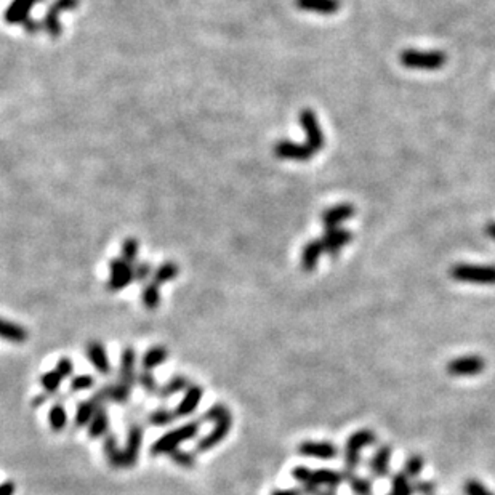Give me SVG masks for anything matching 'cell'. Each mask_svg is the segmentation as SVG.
<instances>
[{"label": "cell", "instance_id": "9", "mask_svg": "<svg viewBox=\"0 0 495 495\" xmlns=\"http://www.w3.org/2000/svg\"><path fill=\"white\" fill-rule=\"evenodd\" d=\"M299 452L305 457H313L319 460H330L339 456L337 446L327 441H305L299 446Z\"/></svg>", "mask_w": 495, "mask_h": 495}, {"label": "cell", "instance_id": "40", "mask_svg": "<svg viewBox=\"0 0 495 495\" xmlns=\"http://www.w3.org/2000/svg\"><path fill=\"white\" fill-rule=\"evenodd\" d=\"M168 456H170L173 462L177 463V465H180V467H184V468H193L194 467V456H193V453L183 452V451L177 449L175 452L168 453Z\"/></svg>", "mask_w": 495, "mask_h": 495}, {"label": "cell", "instance_id": "19", "mask_svg": "<svg viewBox=\"0 0 495 495\" xmlns=\"http://www.w3.org/2000/svg\"><path fill=\"white\" fill-rule=\"evenodd\" d=\"M296 7L321 15H334L340 10V0H295Z\"/></svg>", "mask_w": 495, "mask_h": 495}, {"label": "cell", "instance_id": "2", "mask_svg": "<svg viewBox=\"0 0 495 495\" xmlns=\"http://www.w3.org/2000/svg\"><path fill=\"white\" fill-rule=\"evenodd\" d=\"M199 422H191L164 434L151 446V456H162V453L175 452L182 442L196 438L197 433H199Z\"/></svg>", "mask_w": 495, "mask_h": 495}, {"label": "cell", "instance_id": "25", "mask_svg": "<svg viewBox=\"0 0 495 495\" xmlns=\"http://www.w3.org/2000/svg\"><path fill=\"white\" fill-rule=\"evenodd\" d=\"M130 391H132V387L125 385V383H122V382L115 383V385L103 388V393H104V398H106V401H114V403H118V404L127 403V401H129V398H130Z\"/></svg>", "mask_w": 495, "mask_h": 495}, {"label": "cell", "instance_id": "51", "mask_svg": "<svg viewBox=\"0 0 495 495\" xmlns=\"http://www.w3.org/2000/svg\"><path fill=\"white\" fill-rule=\"evenodd\" d=\"M319 495H337V491H321Z\"/></svg>", "mask_w": 495, "mask_h": 495}, {"label": "cell", "instance_id": "48", "mask_svg": "<svg viewBox=\"0 0 495 495\" xmlns=\"http://www.w3.org/2000/svg\"><path fill=\"white\" fill-rule=\"evenodd\" d=\"M15 494V484L13 482H5L0 486V495H13Z\"/></svg>", "mask_w": 495, "mask_h": 495}, {"label": "cell", "instance_id": "44", "mask_svg": "<svg viewBox=\"0 0 495 495\" xmlns=\"http://www.w3.org/2000/svg\"><path fill=\"white\" fill-rule=\"evenodd\" d=\"M58 374H60L63 378H68L69 375L73 374V370H74V364H73V361L71 359H68V358H61L60 361H58V364H56V369H55Z\"/></svg>", "mask_w": 495, "mask_h": 495}, {"label": "cell", "instance_id": "37", "mask_svg": "<svg viewBox=\"0 0 495 495\" xmlns=\"http://www.w3.org/2000/svg\"><path fill=\"white\" fill-rule=\"evenodd\" d=\"M77 7H79V0H55V2L50 5V8L46 13L58 16L60 13H63V11H68Z\"/></svg>", "mask_w": 495, "mask_h": 495}, {"label": "cell", "instance_id": "41", "mask_svg": "<svg viewBox=\"0 0 495 495\" xmlns=\"http://www.w3.org/2000/svg\"><path fill=\"white\" fill-rule=\"evenodd\" d=\"M463 492L465 495H494L484 484H482V482L476 480H470L465 482Z\"/></svg>", "mask_w": 495, "mask_h": 495}, {"label": "cell", "instance_id": "38", "mask_svg": "<svg viewBox=\"0 0 495 495\" xmlns=\"http://www.w3.org/2000/svg\"><path fill=\"white\" fill-rule=\"evenodd\" d=\"M42 23H44V29L50 34L51 37H54V39L60 37V34L63 32V27L60 25V20H58V16L46 13Z\"/></svg>", "mask_w": 495, "mask_h": 495}, {"label": "cell", "instance_id": "42", "mask_svg": "<svg viewBox=\"0 0 495 495\" xmlns=\"http://www.w3.org/2000/svg\"><path fill=\"white\" fill-rule=\"evenodd\" d=\"M95 385V378L92 375H77L71 382V391H82Z\"/></svg>", "mask_w": 495, "mask_h": 495}, {"label": "cell", "instance_id": "34", "mask_svg": "<svg viewBox=\"0 0 495 495\" xmlns=\"http://www.w3.org/2000/svg\"><path fill=\"white\" fill-rule=\"evenodd\" d=\"M349 484H351V491L354 495H372V481L367 480V477L361 476H353L349 477Z\"/></svg>", "mask_w": 495, "mask_h": 495}, {"label": "cell", "instance_id": "49", "mask_svg": "<svg viewBox=\"0 0 495 495\" xmlns=\"http://www.w3.org/2000/svg\"><path fill=\"white\" fill-rule=\"evenodd\" d=\"M271 495H301L299 491H275Z\"/></svg>", "mask_w": 495, "mask_h": 495}, {"label": "cell", "instance_id": "23", "mask_svg": "<svg viewBox=\"0 0 495 495\" xmlns=\"http://www.w3.org/2000/svg\"><path fill=\"white\" fill-rule=\"evenodd\" d=\"M108 428H109V417L106 409H104V406H101L100 409L96 411L95 417L92 418V422L89 423V436L93 439L101 438V436H106Z\"/></svg>", "mask_w": 495, "mask_h": 495}, {"label": "cell", "instance_id": "28", "mask_svg": "<svg viewBox=\"0 0 495 495\" xmlns=\"http://www.w3.org/2000/svg\"><path fill=\"white\" fill-rule=\"evenodd\" d=\"M189 382L186 380L184 377H173L170 382H167L164 387L157 389V394H159V398H170V396L177 394L180 391H183V389L188 388Z\"/></svg>", "mask_w": 495, "mask_h": 495}, {"label": "cell", "instance_id": "18", "mask_svg": "<svg viewBox=\"0 0 495 495\" xmlns=\"http://www.w3.org/2000/svg\"><path fill=\"white\" fill-rule=\"evenodd\" d=\"M322 252H325V250H324L321 239H314V241L308 242L306 246L303 247V252H301V268L303 270L308 271V272L314 271V268H316Z\"/></svg>", "mask_w": 495, "mask_h": 495}, {"label": "cell", "instance_id": "32", "mask_svg": "<svg viewBox=\"0 0 495 495\" xmlns=\"http://www.w3.org/2000/svg\"><path fill=\"white\" fill-rule=\"evenodd\" d=\"M180 272V268L173 263V261H167V263L161 265L157 270L154 271V284H164L172 281L173 277H177Z\"/></svg>", "mask_w": 495, "mask_h": 495}, {"label": "cell", "instance_id": "39", "mask_svg": "<svg viewBox=\"0 0 495 495\" xmlns=\"http://www.w3.org/2000/svg\"><path fill=\"white\" fill-rule=\"evenodd\" d=\"M423 458L422 457H418V456H412L407 458V462H406V467H404V473L409 476V477H417L418 475L422 473V470H423Z\"/></svg>", "mask_w": 495, "mask_h": 495}, {"label": "cell", "instance_id": "26", "mask_svg": "<svg viewBox=\"0 0 495 495\" xmlns=\"http://www.w3.org/2000/svg\"><path fill=\"white\" fill-rule=\"evenodd\" d=\"M415 492V486L411 482V477L407 476L404 471L394 475L391 480V492L388 495H413Z\"/></svg>", "mask_w": 495, "mask_h": 495}, {"label": "cell", "instance_id": "31", "mask_svg": "<svg viewBox=\"0 0 495 495\" xmlns=\"http://www.w3.org/2000/svg\"><path fill=\"white\" fill-rule=\"evenodd\" d=\"M142 301L146 310L153 311L156 310L157 306H159L161 301V294H159V285L154 282H149L146 287L143 289V295H142Z\"/></svg>", "mask_w": 495, "mask_h": 495}, {"label": "cell", "instance_id": "12", "mask_svg": "<svg viewBox=\"0 0 495 495\" xmlns=\"http://www.w3.org/2000/svg\"><path fill=\"white\" fill-rule=\"evenodd\" d=\"M324 250L330 253L332 257H337L342 247L351 241V232L343 228H325L324 237L321 239Z\"/></svg>", "mask_w": 495, "mask_h": 495}, {"label": "cell", "instance_id": "50", "mask_svg": "<svg viewBox=\"0 0 495 495\" xmlns=\"http://www.w3.org/2000/svg\"><path fill=\"white\" fill-rule=\"evenodd\" d=\"M486 232H487V234L491 236L492 239H495V223H489V225L486 226Z\"/></svg>", "mask_w": 495, "mask_h": 495}, {"label": "cell", "instance_id": "15", "mask_svg": "<svg viewBox=\"0 0 495 495\" xmlns=\"http://www.w3.org/2000/svg\"><path fill=\"white\" fill-rule=\"evenodd\" d=\"M201 399H202V388L197 387V385L188 387V389H186V393L182 399V403H180L177 409H175L177 418H183V417L191 415V413L197 409Z\"/></svg>", "mask_w": 495, "mask_h": 495}, {"label": "cell", "instance_id": "13", "mask_svg": "<svg viewBox=\"0 0 495 495\" xmlns=\"http://www.w3.org/2000/svg\"><path fill=\"white\" fill-rule=\"evenodd\" d=\"M34 4H37V0H13L5 11V21L8 25H23L29 18V11Z\"/></svg>", "mask_w": 495, "mask_h": 495}, {"label": "cell", "instance_id": "1", "mask_svg": "<svg viewBox=\"0 0 495 495\" xmlns=\"http://www.w3.org/2000/svg\"><path fill=\"white\" fill-rule=\"evenodd\" d=\"M375 442H377V434L370 430H361L349 436L345 447L346 471L343 473V477L349 480V477L354 476V470H356L361 463V453H363L365 447L375 444Z\"/></svg>", "mask_w": 495, "mask_h": 495}, {"label": "cell", "instance_id": "8", "mask_svg": "<svg viewBox=\"0 0 495 495\" xmlns=\"http://www.w3.org/2000/svg\"><path fill=\"white\" fill-rule=\"evenodd\" d=\"M142 444H143V427L138 423H133L129 428V434H127V444L124 449V467L130 468L138 462Z\"/></svg>", "mask_w": 495, "mask_h": 495}, {"label": "cell", "instance_id": "11", "mask_svg": "<svg viewBox=\"0 0 495 495\" xmlns=\"http://www.w3.org/2000/svg\"><path fill=\"white\" fill-rule=\"evenodd\" d=\"M232 427V417H226L223 420H220L215 423V428L208 433L206 438H202L199 442H197V451L199 452H206L213 449L215 446L220 444L221 441H223L228 433L231 431Z\"/></svg>", "mask_w": 495, "mask_h": 495}, {"label": "cell", "instance_id": "20", "mask_svg": "<svg viewBox=\"0 0 495 495\" xmlns=\"http://www.w3.org/2000/svg\"><path fill=\"white\" fill-rule=\"evenodd\" d=\"M389 460H391V449L389 446L378 447V451L370 458L369 468L375 477H385L389 471Z\"/></svg>", "mask_w": 495, "mask_h": 495}, {"label": "cell", "instance_id": "3", "mask_svg": "<svg viewBox=\"0 0 495 495\" xmlns=\"http://www.w3.org/2000/svg\"><path fill=\"white\" fill-rule=\"evenodd\" d=\"M451 276L458 282L495 285V266L482 265H456L452 266Z\"/></svg>", "mask_w": 495, "mask_h": 495}, {"label": "cell", "instance_id": "35", "mask_svg": "<svg viewBox=\"0 0 495 495\" xmlns=\"http://www.w3.org/2000/svg\"><path fill=\"white\" fill-rule=\"evenodd\" d=\"M138 249H139V246H138L137 239H133V237L125 239L124 244H122V250H120L122 257L120 258H124L127 263H130V265L135 263Z\"/></svg>", "mask_w": 495, "mask_h": 495}, {"label": "cell", "instance_id": "36", "mask_svg": "<svg viewBox=\"0 0 495 495\" xmlns=\"http://www.w3.org/2000/svg\"><path fill=\"white\" fill-rule=\"evenodd\" d=\"M230 415H231V412H230L228 407L223 406V404H215L206 413H203L202 418H203V420H207V422L217 423V422L223 420V418L230 417Z\"/></svg>", "mask_w": 495, "mask_h": 495}, {"label": "cell", "instance_id": "14", "mask_svg": "<svg viewBox=\"0 0 495 495\" xmlns=\"http://www.w3.org/2000/svg\"><path fill=\"white\" fill-rule=\"evenodd\" d=\"M85 353H87V358H89L90 363L93 364V367H95L100 374L103 375L109 374L111 370L109 359H108L106 349H104V346L100 342H90L85 348Z\"/></svg>", "mask_w": 495, "mask_h": 495}, {"label": "cell", "instance_id": "47", "mask_svg": "<svg viewBox=\"0 0 495 495\" xmlns=\"http://www.w3.org/2000/svg\"><path fill=\"white\" fill-rule=\"evenodd\" d=\"M415 492H420L422 495H433L434 484L433 482H418L415 486Z\"/></svg>", "mask_w": 495, "mask_h": 495}, {"label": "cell", "instance_id": "4", "mask_svg": "<svg viewBox=\"0 0 495 495\" xmlns=\"http://www.w3.org/2000/svg\"><path fill=\"white\" fill-rule=\"evenodd\" d=\"M401 63L411 69H425V71H434L446 65V55L442 51H418V50H404L401 54Z\"/></svg>", "mask_w": 495, "mask_h": 495}, {"label": "cell", "instance_id": "6", "mask_svg": "<svg viewBox=\"0 0 495 495\" xmlns=\"http://www.w3.org/2000/svg\"><path fill=\"white\" fill-rule=\"evenodd\" d=\"M300 124L306 133L308 146H310L314 153L321 151L324 148V133L316 119V114H314L311 109H303L300 113Z\"/></svg>", "mask_w": 495, "mask_h": 495}, {"label": "cell", "instance_id": "24", "mask_svg": "<svg viewBox=\"0 0 495 495\" xmlns=\"http://www.w3.org/2000/svg\"><path fill=\"white\" fill-rule=\"evenodd\" d=\"M104 453H106L109 463L113 465L114 468L124 467V451L119 449L118 439L114 438V434H106V439H104Z\"/></svg>", "mask_w": 495, "mask_h": 495}, {"label": "cell", "instance_id": "46", "mask_svg": "<svg viewBox=\"0 0 495 495\" xmlns=\"http://www.w3.org/2000/svg\"><path fill=\"white\" fill-rule=\"evenodd\" d=\"M23 27H25L29 34H36L40 31V29H44V23H39V21L27 18L25 23H23Z\"/></svg>", "mask_w": 495, "mask_h": 495}, {"label": "cell", "instance_id": "22", "mask_svg": "<svg viewBox=\"0 0 495 495\" xmlns=\"http://www.w3.org/2000/svg\"><path fill=\"white\" fill-rule=\"evenodd\" d=\"M0 339L13 343H23L27 340V330L18 324L5 321V319L0 318Z\"/></svg>", "mask_w": 495, "mask_h": 495}, {"label": "cell", "instance_id": "27", "mask_svg": "<svg viewBox=\"0 0 495 495\" xmlns=\"http://www.w3.org/2000/svg\"><path fill=\"white\" fill-rule=\"evenodd\" d=\"M168 356V351L164 346H153L149 348L146 354L143 356V369L153 370L154 367L161 365Z\"/></svg>", "mask_w": 495, "mask_h": 495}, {"label": "cell", "instance_id": "10", "mask_svg": "<svg viewBox=\"0 0 495 495\" xmlns=\"http://www.w3.org/2000/svg\"><path fill=\"white\" fill-rule=\"evenodd\" d=\"M276 157L290 161H310L314 151L308 144H299L292 142H279L275 146Z\"/></svg>", "mask_w": 495, "mask_h": 495}, {"label": "cell", "instance_id": "29", "mask_svg": "<svg viewBox=\"0 0 495 495\" xmlns=\"http://www.w3.org/2000/svg\"><path fill=\"white\" fill-rule=\"evenodd\" d=\"M175 418H177L175 411L167 409V407H159V409H156L149 413L148 422L151 425H154V427H165V425L173 423Z\"/></svg>", "mask_w": 495, "mask_h": 495}, {"label": "cell", "instance_id": "16", "mask_svg": "<svg viewBox=\"0 0 495 495\" xmlns=\"http://www.w3.org/2000/svg\"><path fill=\"white\" fill-rule=\"evenodd\" d=\"M354 215V207L349 203H340L322 213V223L325 228H339L342 221L349 220Z\"/></svg>", "mask_w": 495, "mask_h": 495}, {"label": "cell", "instance_id": "7", "mask_svg": "<svg viewBox=\"0 0 495 495\" xmlns=\"http://www.w3.org/2000/svg\"><path fill=\"white\" fill-rule=\"evenodd\" d=\"M486 367V361L481 356H463L451 361L447 364V372L452 377H475L480 375Z\"/></svg>", "mask_w": 495, "mask_h": 495}, {"label": "cell", "instance_id": "5", "mask_svg": "<svg viewBox=\"0 0 495 495\" xmlns=\"http://www.w3.org/2000/svg\"><path fill=\"white\" fill-rule=\"evenodd\" d=\"M133 281H135V276H133V266L130 263H127L124 258H114L111 261L108 281V289L111 292L125 289Z\"/></svg>", "mask_w": 495, "mask_h": 495}, {"label": "cell", "instance_id": "21", "mask_svg": "<svg viewBox=\"0 0 495 495\" xmlns=\"http://www.w3.org/2000/svg\"><path fill=\"white\" fill-rule=\"evenodd\" d=\"M135 349L133 348H125L124 353H122V359H120V380L122 383H125V385L132 387L133 382L137 380L135 375Z\"/></svg>", "mask_w": 495, "mask_h": 495}, {"label": "cell", "instance_id": "45", "mask_svg": "<svg viewBox=\"0 0 495 495\" xmlns=\"http://www.w3.org/2000/svg\"><path fill=\"white\" fill-rule=\"evenodd\" d=\"M151 272V266L148 263H138L137 266H133V276H135V281H143L146 279Z\"/></svg>", "mask_w": 495, "mask_h": 495}, {"label": "cell", "instance_id": "17", "mask_svg": "<svg viewBox=\"0 0 495 495\" xmlns=\"http://www.w3.org/2000/svg\"><path fill=\"white\" fill-rule=\"evenodd\" d=\"M101 406H104L100 399L96 398V396H93L92 399L84 401V403H80L77 411H75V418H74V425L77 428L82 427H89V423L92 422V418L95 417L96 411L100 409Z\"/></svg>", "mask_w": 495, "mask_h": 495}, {"label": "cell", "instance_id": "52", "mask_svg": "<svg viewBox=\"0 0 495 495\" xmlns=\"http://www.w3.org/2000/svg\"><path fill=\"white\" fill-rule=\"evenodd\" d=\"M37 2H44V0H37Z\"/></svg>", "mask_w": 495, "mask_h": 495}, {"label": "cell", "instance_id": "30", "mask_svg": "<svg viewBox=\"0 0 495 495\" xmlns=\"http://www.w3.org/2000/svg\"><path fill=\"white\" fill-rule=\"evenodd\" d=\"M49 423L54 431L65 430L68 423V413L63 404H55L49 412Z\"/></svg>", "mask_w": 495, "mask_h": 495}, {"label": "cell", "instance_id": "43", "mask_svg": "<svg viewBox=\"0 0 495 495\" xmlns=\"http://www.w3.org/2000/svg\"><path fill=\"white\" fill-rule=\"evenodd\" d=\"M137 380H138L139 385H142L144 389H146L148 393H153V391H157V389H159V388H157L156 378L153 377V374H151L149 370L142 372V374H139V375L137 377Z\"/></svg>", "mask_w": 495, "mask_h": 495}, {"label": "cell", "instance_id": "33", "mask_svg": "<svg viewBox=\"0 0 495 495\" xmlns=\"http://www.w3.org/2000/svg\"><path fill=\"white\" fill-rule=\"evenodd\" d=\"M61 380H63V377L58 374L56 370L45 372V374L40 377V383H42L44 389L49 394L58 391V388H60V385H61Z\"/></svg>", "mask_w": 495, "mask_h": 495}]
</instances>
